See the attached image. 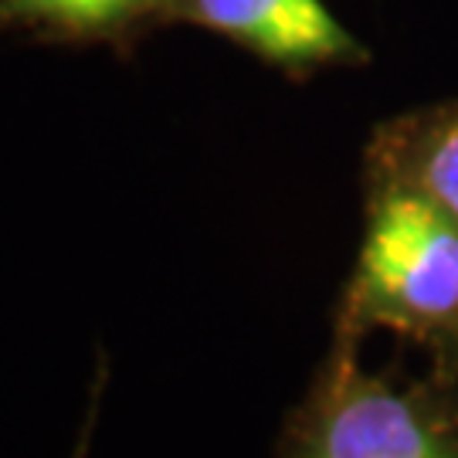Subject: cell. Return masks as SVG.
<instances>
[{"instance_id":"cell-1","label":"cell","mask_w":458,"mask_h":458,"mask_svg":"<svg viewBox=\"0 0 458 458\" xmlns=\"http://www.w3.org/2000/svg\"><path fill=\"white\" fill-rule=\"evenodd\" d=\"M363 238L333 336L387 329L438 350L458 333V217L404 183L363 181Z\"/></svg>"},{"instance_id":"cell-2","label":"cell","mask_w":458,"mask_h":458,"mask_svg":"<svg viewBox=\"0 0 458 458\" xmlns=\"http://www.w3.org/2000/svg\"><path fill=\"white\" fill-rule=\"evenodd\" d=\"M357 346L333 336L312 387L285 418L276 458H458V374H370Z\"/></svg>"},{"instance_id":"cell-3","label":"cell","mask_w":458,"mask_h":458,"mask_svg":"<svg viewBox=\"0 0 458 458\" xmlns=\"http://www.w3.org/2000/svg\"><path fill=\"white\" fill-rule=\"evenodd\" d=\"M174 24L217 34L293 82L370 62L327 0H174Z\"/></svg>"},{"instance_id":"cell-4","label":"cell","mask_w":458,"mask_h":458,"mask_svg":"<svg viewBox=\"0 0 458 458\" xmlns=\"http://www.w3.org/2000/svg\"><path fill=\"white\" fill-rule=\"evenodd\" d=\"M363 181L404 183L458 217V98L384 119L363 153Z\"/></svg>"},{"instance_id":"cell-5","label":"cell","mask_w":458,"mask_h":458,"mask_svg":"<svg viewBox=\"0 0 458 458\" xmlns=\"http://www.w3.org/2000/svg\"><path fill=\"white\" fill-rule=\"evenodd\" d=\"M174 28V0H0V38L113 48L130 58L149 34Z\"/></svg>"},{"instance_id":"cell-6","label":"cell","mask_w":458,"mask_h":458,"mask_svg":"<svg viewBox=\"0 0 458 458\" xmlns=\"http://www.w3.org/2000/svg\"><path fill=\"white\" fill-rule=\"evenodd\" d=\"M106 360L98 363V374H96V384H92V394H89V411H85V421H82V431H79V445H75V455L72 458H85L89 455V442H92V428L98 421V401H102V387H106Z\"/></svg>"},{"instance_id":"cell-7","label":"cell","mask_w":458,"mask_h":458,"mask_svg":"<svg viewBox=\"0 0 458 458\" xmlns=\"http://www.w3.org/2000/svg\"><path fill=\"white\" fill-rule=\"evenodd\" d=\"M435 357H438V367H445V370L458 374V333L448 340V344H442L438 350H435Z\"/></svg>"}]
</instances>
